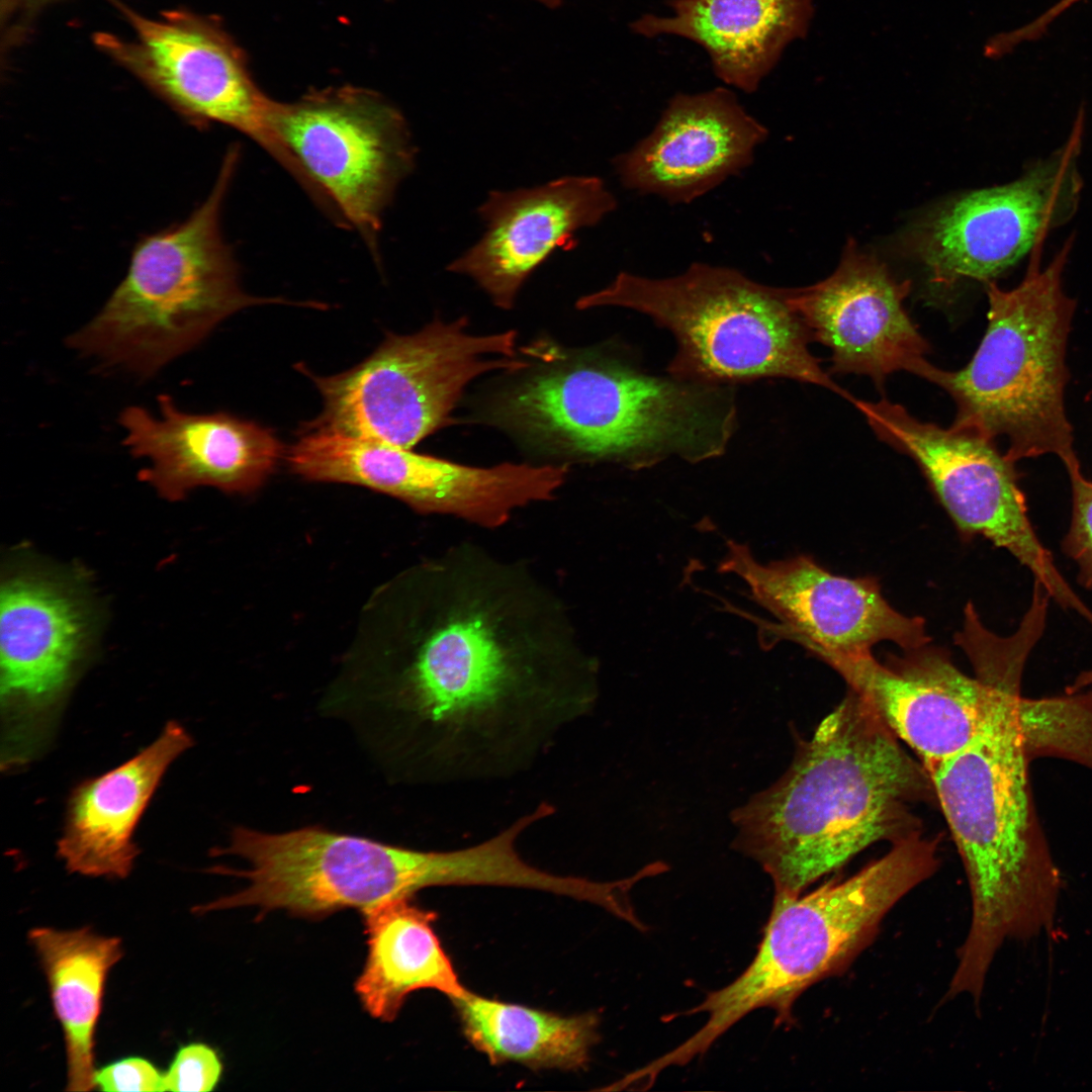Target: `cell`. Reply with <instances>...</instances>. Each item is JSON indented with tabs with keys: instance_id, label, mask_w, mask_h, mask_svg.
Instances as JSON below:
<instances>
[{
	"instance_id": "1",
	"label": "cell",
	"mask_w": 1092,
	"mask_h": 1092,
	"mask_svg": "<svg viewBox=\"0 0 1092 1092\" xmlns=\"http://www.w3.org/2000/svg\"><path fill=\"white\" fill-rule=\"evenodd\" d=\"M387 695L437 778L512 772L597 697L598 663L528 567L460 543L392 587Z\"/></svg>"
},
{
	"instance_id": "2",
	"label": "cell",
	"mask_w": 1092,
	"mask_h": 1092,
	"mask_svg": "<svg viewBox=\"0 0 1092 1092\" xmlns=\"http://www.w3.org/2000/svg\"><path fill=\"white\" fill-rule=\"evenodd\" d=\"M933 797L924 766L849 689L785 774L734 810L733 843L775 894L799 895L870 845L922 832L914 811Z\"/></svg>"
},
{
	"instance_id": "3",
	"label": "cell",
	"mask_w": 1092,
	"mask_h": 1092,
	"mask_svg": "<svg viewBox=\"0 0 1092 1092\" xmlns=\"http://www.w3.org/2000/svg\"><path fill=\"white\" fill-rule=\"evenodd\" d=\"M1020 693L999 691L981 734L926 768L966 871L972 901L968 934L948 985L980 999L996 953L1008 939L1053 929L1063 880L1039 825L1017 723Z\"/></svg>"
},
{
	"instance_id": "4",
	"label": "cell",
	"mask_w": 1092,
	"mask_h": 1092,
	"mask_svg": "<svg viewBox=\"0 0 1092 1092\" xmlns=\"http://www.w3.org/2000/svg\"><path fill=\"white\" fill-rule=\"evenodd\" d=\"M736 416L730 385L594 356L527 375L495 399L489 420L567 456L643 468L670 456H721Z\"/></svg>"
},
{
	"instance_id": "5",
	"label": "cell",
	"mask_w": 1092,
	"mask_h": 1092,
	"mask_svg": "<svg viewBox=\"0 0 1092 1092\" xmlns=\"http://www.w3.org/2000/svg\"><path fill=\"white\" fill-rule=\"evenodd\" d=\"M939 838L914 834L844 880L831 879L799 895L775 894L761 942L748 967L682 1014L707 1020L681 1042L699 1058L748 1013L769 1008L791 1026L797 999L813 985L842 975L876 939L887 914L940 866Z\"/></svg>"
},
{
	"instance_id": "6",
	"label": "cell",
	"mask_w": 1092,
	"mask_h": 1092,
	"mask_svg": "<svg viewBox=\"0 0 1092 1092\" xmlns=\"http://www.w3.org/2000/svg\"><path fill=\"white\" fill-rule=\"evenodd\" d=\"M240 156L239 145L228 148L209 195L188 218L139 239L124 278L97 315L69 337L70 347L149 376L240 309L290 304L246 293L223 239L221 210Z\"/></svg>"
},
{
	"instance_id": "7",
	"label": "cell",
	"mask_w": 1092,
	"mask_h": 1092,
	"mask_svg": "<svg viewBox=\"0 0 1092 1092\" xmlns=\"http://www.w3.org/2000/svg\"><path fill=\"white\" fill-rule=\"evenodd\" d=\"M1068 246L1044 269L1032 259L1026 276L1004 290L987 282L986 333L971 361L948 371L928 361L917 375L953 399L951 426L995 442L1006 440L1012 462L1045 454L1078 461L1064 391L1066 347L1075 301L1062 289Z\"/></svg>"
},
{
	"instance_id": "8",
	"label": "cell",
	"mask_w": 1092,
	"mask_h": 1092,
	"mask_svg": "<svg viewBox=\"0 0 1092 1092\" xmlns=\"http://www.w3.org/2000/svg\"><path fill=\"white\" fill-rule=\"evenodd\" d=\"M575 306L630 308L668 330L677 349L667 370L680 379L731 385L787 378L853 398L810 352L809 331L789 289L755 282L734 268L695 262L660 279L623 271Z\"/></svg>"
},
{
	"instance_id": "9",
	"label": "cell",
	"mask_w": 1092,
	"mask_h": 1092,
	"mask_svg": "<svg viewBox=\"0 0 1092 1092\" xmlns=\"http://www.w3.org/2000/svg\"><path fill=\"white\" fill-rule=\"evenodd\" d=\"M222 853L244 858L250 868L212 871L244 878L248 884L194 907L197 914L251 906L261 914L283 909L323 918L345 908L363 911L387 900L413 898L428 887L471 886L481 872L479 855L470 846L418 850L321 827L282 833L238 827L229 846L216 850Z\"/></svg>"
},
{
	"instance_id": "10",
	"label": "cell",
	"mask_w": 1092,
	"mask_h": 1092,
	"mask_svg": "<svg viewBox=\"0 0 1092 1092\" xmlns=\"http://www.w3.org/2000/svg\"><path fill=\"white\" fill-rule=\"evenodd\" d=\"M468 320L435 318L411 335L387 334L363 362L337 375L304 372L324 399L320 417L306 426L404 449L451 422L466 386L495 370L519 371L517 333L466 332Z\"/></svg>"
},
{
	"instance_id": "11",
	"label": "cell",
	"mask_w": 1092,
	"mask_h": 1092,
	"mask_svg": "<svg viewBox=\"0 0 1092 1092\" xmlns=\"http://www.w3.org/2000/svg\"><path fill=\"white\" fill-rule=\"evenodd\" d=\"M267 125L274 159L379 259L383 213L415 162L401 112L379 93L345 85L273 100Z\"/></svg>"
},
{
	"instance_id": "12",
	"label": "cell",
	"mask_w": 1092,
	"mask_h": 1092,
	"mask_svg": "<svg viewBox=\"0 0 1092 1092\" xmlns=\"http://www.w3.org/2000/svg\"><path fill=\"white\" fill-rule=\"evenodd\" d=\"M286 459L305 479L369 487L420 514L484 529L500 528L518 510L554 499L568 473L566 464L465 465L307 426Z\"/></svg>"
},
{
	"instance_id": "13",
	"label": "cell",
	"mask_w": 1092,
	"mask_h": 1092,
	"mask_svg": "<svg viewBox=\"0 0 1092 1092\" xmlns=\"http://www.w3.org/2000/svg\"><path fill=\"white\" fill-rule=\"evenodd\" d=\"M852 404L882 441L916 462L962 538L983 536L1007 550L1060 607L1091 617L1033 530L1014 462L995 442L922 422L886 398Z\"/></svg>"
},
{
	"instance_id": "14",
	"label": "cell",
	"mask_w": 1092,
	"mask_h": 1092,
	"mask_svg": "<svg viewBox=\"0 0 1092 1092\" xmlns=\"http://www.w3.org/2000/svg\"><path fill=\"white\" fill-rule=\"evenodd\" d=\"M108 1L130 24L133 36L96 32L99 50L192 126L228 125L273 155L267 125L273 99L257 86L244 51L217 20L185 9L152 19L118 0Z\"/></svg>"
},
{
	"instance_id": "15",
	"label": "cell",
	"mask_w": 1092,
	"mask_h": 1092,
	"mask_svg": "<svg viewBox=\"0 0 1092 1092\" xmlns=\"http://www.w3.org/2000/svg\"><path fill=\"white\" fill-rule=\"evenodd\" d=\"M718 569L737 575L776 619L762 624L761 636L797 643L837 673L873 655L879 642L908 650L931 641L924 619L896 611L874 576L836 575L804 554L759 562L747 545L734 541L727 542Z\"/></svg>"
},
{
	"instance_id": "16",
	"label": "cell",
	"mask_w": 1092,
	"mask_h": 1092,
	"mask_svg": "<svg viewBox=\"0 0 1092 1092\" xmlns=\"http://www.w3.org/2000/svg\"><path fill=\"white\" fill-rule=\"evenodd\" d=\"M1077 140L1016 181L958 197L916 226L910 244L929 282L941 289L990 282L1067 220L1081 189Z\"/></svg>"
},
{
	"instance_id": "17",
	"label": "cell",
	"mask_w": 1092,
	"mask_h": 1092,
	"mask_svg": "<svg viewBox=\"0 0 1092 1092\" xmlns=\"http://www.w3.org/2000/svg\"><path fill=\"white\" fill-rule=\"evenodd\" d=\"M0 599L1 700L13 760L32 748L70 688L89 620L80 597L48 574L10 575Z\"/></svg>"
},
{
	"instance_id": "18",
	"label": "cell",
	"mask_w": 1092,
	"mask_h": 1092,
	"mask_svg": "<svg viewBox=\"0 0 1092 1092\" xmlns=\"http://www.w3.org/2000/svg\"><path fill=\"white\" fill-rule=\"evenodd\" d=\"M909 290L850 241L832 275L789 289V301L811 339L831 350L833 372L863 374L881 386L898 371L916 375L927 361L929 346L903 305Z\"/></svg>"
},
{
	"instance_id": "19",
	"label": "cell",
	"mask_w": 1092,
	"mask_h": 1092,
	"mask_svg": "<svg viewBox=\"0 0 1092 1092\" xmlns=\"http://www.w3.org/2000/svg\"><path fill=\"white\" fill-rule=\"evenodd\" d=\"M839 674L925 769L967 748L984 730L999 696L998 688L967 675L946 649L929 643L890 654L884 662L871 655Z\"/></svg>"
},
{
	"instance_id": "20",
	"label": "cell",
	"mask_w": 1092,
	"mask_h": 1092,
	"mask_svg": "<svg viewBox=\"0 0 1092 1092\" xmlns=\"http://www.w3.org/2000/svg\"><path fill=\"white\" fill-rule=\"evenodd\" d=\"M767 136L729 88L678 93L653 130L614 166L627 189L690 203L747 168Z\"/></svg>"
},
{
	"instance_id": "21",
	"label": "cell",
	"mask_w": 1092,
	"mask_h": 1092,
	"mask_svg": "<svg viewBox=\"0 0 1092 1092\" xmlns=\"http://www.w3.org/2000/svg\"><path fill=\"white\" fill-rule=\"evenodd\" d=\"M158 401L161 418L132 405L122 411L119 423L126 431L123 443L129 452L151 461L139 473L140 479L168 499H181L204 485L251 492L273 473L285 453L274 432L257 423L225 413L188 414L166 394Z\"/></svg>"
},
{
	"instance_id": "22",
	"label": "cell",
	"mask_w": 1092,
	"mask_h": 1092,
	"mask_svg": "<svg viewBox=\"0 0 1092 1092\" xmlns=\"http://www.w3.org/2000/svg\"><path fill=\"white\" fill-rule=\"evenodd\" d=\"M617 200L599 177L571 176L534 188L493 191L479 207L483 237L448 270L467 275L502 309L513 307L527 278L573 235L600 222Z\"/></svg>"
},
{
	"instance_id": "23",
	"label": "cell",
	"mask_w": 1092,
	"mask_h": 1092,
	"mask_svg": "<svg viewBox=\"0 0 1092 1092\" xmlns=\"http://www.w3.org/2000/svg\"><path fill=\"white\" fill-rule=\"evenodd\" d=\"M191 745L187 731L170 721L133 757L74 790L57 845L69 872L110 879L130 874L139 853L135 827L170 764Z\"/></svg>"
},
{
	"instance_id": "24",
	"label": "cell",
	"mask_w": 1092,
	"mask_h": 1092,
	"mask_svg": "<svg viewBox=\"0 0 1092 1092\" xmlns=\"http://www.w3.org/2000/svg\"><path fill=\"white\" fill-rule=\"evenodd\" d=\"M667 15L645 14L631 29L701 47L727 86L755 92L785 50L809 31L813 0H669Z\"/></svg>"
},
{
	"instance_id": "25",
	"label": "cell",
	"mask_w": 1092,
	"mask_h": 1092,
	"mask_svg": "<svg viewBox=\"0 0 1092 1092\" xmlns=\"http://www.w3.org/2000/svg\"><path fill=\"white\" fill-rule=\"evenodd\" d=\"M361 912L368 952L355 991L372 1017L394 1020L418 990L433 989L449 998L465 990L434 931L436 913L412 898L387 900Z\"/></svg>"
},
{
	"instance_id": "26",
	"label": "cell",
	"mask_w": 1092,
	"mask_h": 1092,
	"mask_svg": "<svg viewBox=\"0 0 1092 1092\" xmlns=\"http://www.w3.org/2000/svg\"><path fill=\"white\" fill-rule=\"evenodd\" d=\"M28 940L46 975L64 1035L67 1091L95 1089V1032L109 971L123 956L121 939L89 927H35Z\"/></svg>"
},
{
	"instance_id": "27",
	"label": "cell",
	"mask_w": 1092,
	"mask_h": 1092,
	"mask_svg": "<svg viewBox=\"0 0 1092 1092\" xmlns=\"http://www.w3.org/2000/svg\"><path fill=\"white\" fill-rule=\"evenodd\" d=\"M450 1000L465 1036L492 1064L580 1069L598 1041L599 1018L593 1013L562 1016L482 997L467 989Z\"/></svg>"
},
{
	"instance_id": "28",
	"label": "cell",
	"mask_w": 1092,
	"mask_h": 1092,
	"mask_svg": "<svg viewBox=\"0 0 1092 1092\" xmlns=\"http://www.w3.org/2000/svg\"><path fill=\"white\" fill-rule=\"evenodd\" d=\"M1017 722L1030 760L1055 755L1092 769V689L1042 699L1021 697Z\"/></svg>"
},
{
	"instance_id": "29",
	"label": "cell",
	"mask_w": 1092,
	"mask_h": 1092,
	"mask_svg": "<svg viewBox=\"0 0 1092 1092\" xmlns=\"http://www.w3.org/2000/svg\"><path fill=\"white\" fill-rule=\"evenodd\" d=\"M1072 487V518L1061 547L1078 566V582L1092 589V481L1083 476L1079 460L1065 466Z\"/></svg>"
},
{
	"instance_id": "30",
	"label": "cell",
	"mask_w": 1092,
	"mask_h": 1092,
	"mask_svg": "<svg viewBox=\"0 0 1092 1092\" xmlns=\"http://www.w3.org/2000/svg\"><path fill=\"white\" fill-rule=\"evenodd\" d=\"M217 1052L203 1042L182 1045L164 1072L163 1091L206 1092L213 1090L222 1075Z\"/></svg>"
},
{
	"instance_id": "31",
	"label": "cell",
	"mask_w": 1092,
	"mask_h": 1092,
	"mask_svg": "<svg viewBox=\"0 0 1092 1092\" xmlns=\"http://www.w3.org/2000/svg\"><path fill=\"white\" fill-rule=\"evenodd\" d=\"M164 1072L142 1057H127L95 1072V1088L106 1092L163 1091Z\"/></svg>"
},
{
	"instance_id": "32",
	"label": "cell",
	"mask_w": 1092,
	"mask_h": 1092,
	"mask_svg": "<svg viewBox=\"0 0 1092 1092\" xmlns=\"http://www.w3.org/2000/svg\"><path fill=\"white\" fill-rule=\"evenodd\" d=\"M1081 1L1086 0H1060L1032 22L1015 30L995 35L985 46V55L988 58H999L1023 42L1036 40L1043 35L1056 18Z\"/></svg>"
},
{
	"instance_id": "33",
	"label": "cell",
	"mask_w": 1092,
	"mask_h": 1092,
	"mask_svg": "<svg viewBox=\"0 0 1092 1092\" xmlns=\"http://www.w3.org/2000/svg\"><path fill=\"white\" fill-rule=\"evenodd\" d=\"M56 0H1L2 26L7 28L8 40L22 37L32 18Z\"/></svg>"
},
{
	"instance_id": "34",
	"label": "cell",
	"mask_w": 1092,
	"mask_h": 1092,
	"mask_svg": "<svg viewBox=\"0 0 1092 1092\" xmlns=\"http://www.w3.org/2000/svg\"><path fill=\"white\" fill-rule=\"evenodd\" d=\"M1092 689V669L1080 672L1074 681L1066 689L1067 693H1075Z\"/></svg>"
},
{
	"instance_id": "35",
	"label": "cell",
	"mask_w": 1092,
	"mask_h": 1092,
	"mask_svg": "<svg viewBox=\"0 0 1092 1092\" xmlns=\"http://www.w3.org/2000/svg\"><path fill=\"white\" fill-rule=\"evenodd\" d=\"M536 1H539L540 3H542V4H544V5L548 6V7H551V8L558 7L562 2V0H536Z\"/></svg>"
}]
</instances>
